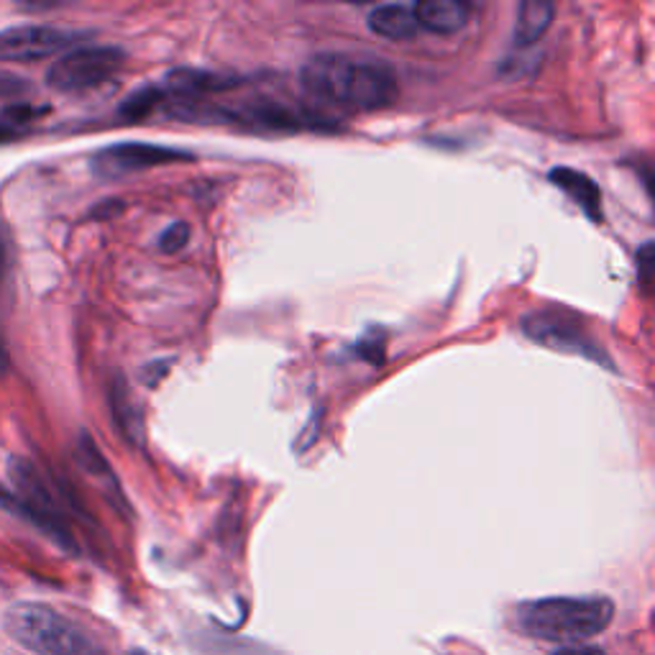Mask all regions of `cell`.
<instances>
[{"mask_svg":"<svg viewBox=\"0 0 655 655\" xmlns=\"http://www.w3.org/2000/svg\"><path fill=\"white\" fill-rule=\"evenodd\" d=\"M515 627L523 635L548 643H584L604 633L615 619V602L607 597H546L515 607Z\"/></svg>","mask_w":655,"mask_h":655,"instance_id":"7a4b0ae2","label":"cell"},{"mask_svg":"<svg viewBox=\"0 0 655 655\" xmlns=\"http://www.w3.org/2000/svg\"><path fill=\"white\" fill-rule=\"evenodd\" d=\"M637 279H641V287L653 292L655 289V241L643 244L641 251H637Z\"/></svg>","mask_w":655,"mask_h":655,"instance_id":"2e32d148","label":"cell"},{"mask_svg":"<svg viewBox=\"0 0 655 655\" xmlns=\"http://www.w3.org/2000/svg\"><path fill=\"white\" fill-rule=\"evenodd\" d=\"M241 85V78L226 72H208V70H175L165 78L167 98L182 100V103H195L202 96H216V92L234 90Z\"/></svg>","mask_w":655,"mask_h":655,"instance_id":"9c48e42d","label":"cell"},{"mask_svg":"<svg viewBox=\"0 0 655 655\" xmlns=\"http://www.w3.org/2000/svg\"><path fill=\"white\" fill-rule=\"evenodd\" d=\"M3 627L33 655H106L78 623L49 604H13L6 609Z\"/></svg>","mask_w":655,"mask_h":655,"instance_id":"3957f363","label":"cell"},{"mask_svg":"<svg viewBox=\"0 0 655 655\" xmlns=\"http://www.w3.org/2000/svg\"><path fill=\"white\" fill-rule=\"evenodd\" d=\"M187 241H190V226L182 224V220H177V224H172L165 234H161L159 249L165 254H177L185 249Z\"/></svg>","mask_w":655,"mask_h":655,"instance_id":"e0dca14e","label":"cell"},{"mask_svg":"<svg viewBox=\"0 0 655 655\" xmlns=\"http://www.w3.org/2000/svg\"><path fill=\"white\" fill-rule=\"evenodd\" d=\"M129 655H149V653H141V651H133V653H129Z\"/></svg>","mask_w":655,"mask_h":655,"instance_id":"d4e9b609","label":"cell"},{"mask_svg":"<svg viewBox=\"0 0 655 655\" xmlns=\"http://www.w3.org/2000/svg\"><path fill=\"white\" fill-rule=\"evenodd\" d=\"M553 13H556V8L550 3H543V0H527V3L517 8L513 33L515 47H533L535 41L546 37V31L553 23Z\"/></svg>","mask_w":655,"mask_h":655,"instance_id":"5bb4252c","label":"cell"},{"mask_svg":"<svg viewBox=\"0 0 655 655\" xmlns=\"http://www.w3.org/2000/svg\"><path fill=\"white\" fill-rule=\"evenodd\" d=\"M523 334L533 338L535 344H543L553 348V351H566L578 354L586 359L609 364L607 354H602V348L594 344V338L578 326V322L566 312H533L523 318Z\"/></svg>","mask_w":655,"mask_h":655,"instance_id":"ba28073f","label":"cell"},{"mask_svg":"<svg viewBox=\"0 0 655 655\" xmlns=\"http://www.w3.org/2000/svg\"><path fill=\"white\" fill-rule=\"evenodd\" d=\"M8 259H11V249H8V236L0 226V279H3L6 269H8Z\"/></svg>","mask_w":655,"mask_h":655,"instance_id":"44dd1931","label":"cell"},{"mask_svg":"<svg viewBox=\"0 0 655 655\" xmlns=\"http://www.w3.org/2000/svg\"><path fill=\"white\" fill-rule=\"evenodd\" d=\"M369 29L385 39L405 41L418 37L420 23L418 16H415V8L407 6H379L369 13Z\"/></svg>","mask_w":655,"mask_h":655,"instance_id":"4fadbf2b","label":"cell"},{"mask_svg":"<svg viewBox=\"0 0 655 655\" xmlns=\"http://www.w3.org/2000/svg\"><path fill=\"white\" fill-rule=\"evenodd\" d=\"M550 182L556 185L560 192L568 195V198H572L576 206L594 220V224H599L602 220V192L592 177H586L584 172H576V169L558 167L550 172Z\"/></svg>","mask_w":655,"mask_h":655,"instance_id":"30bf717a","label":"cell"},{"mask_svg":"<svg viewBox=\"0 0 655 655\" xmlns=\"http://www.w3.org/2000/svg\"><path fill=\"white\" fill-rule=\"evenodd\" d=\"M550 655H607L599 648H592V645H566V648L553 651Z\"/></svg>","mask_w":655,"mask_h":655,"instance_id":"ffe728a7","label":"cell"},{"mask_svg":"<svg viewBox=\"0 0 655 655\" xmlns=\"http://www.w3.org/2000/svg\"><path fill=\"white\" fill-rule=\"evenodd\" d=\"M643 180H645V185H648V192L653 195V200H655V175H645Z\"/></svg>","mask_w":655,"mask_h":655,"instance_id":"cb8c5ba5","label":"cell"},{"mask_svg":"<svg viewBox=\"0 0 655 655\" xmlns=\"http://www.w3.org/2000/svg\"><path fill=\"white\" fill-rule=\"evenodd\" d=\"M27 90H29L27 80L11 78V75H0V98L21 96V92H27Z\"/></svg>","mask_w":655,"mask_h":655,"instance_id":"d6986e66","label":"cell"},{"mask_svg":"<svg viewBox=\"0 0 655 655\" xmlns=\"http://www.w3.org/2000/svg\"><path fill=\"white\" fill-rule=\"evenodd\" d=\"M19 136H21L19 129H13V126H8L6 121H0V143L19 139Z\"/></svg>","mask_w":655,"mask_h":655,"instance_id":"7402d4cb","label":"cell"},{"mask_svg":"<svg viewBox=\"0 0 655 655\" xmlns=\"http://www.w3.org/2000/svg\"><path fill=\"white\" fill-rule=\"evenodd\" d=\"M82 39L80 31H67L57 27H11L0 31V62H23L33 64L49 57H62L64 49H70Z\"/></svg>","mask_w":655,"mask_h":655,"instance_id":"52a82bcc","label":"cell"},{"mask_svg":"<svg viewBox=\"0 0 655 655\" xmlns=\"http://www.w3.org/2000/svg\"><path fill=\"white\" fill-rule=\"evenodd\" d=\"M110 407H113V418L118 423V430L131 440L133 446L147 444V430H143V413L139 410L129 385L123 377H116L113 387H110Z\"/></svg>","mask_w":655,"mask_h":655,"instance_id":"7c38bea8","label":"cell"},{"mask_svg":"<svg viewBox=\"0 0 655 655\" xmlns=\"http://www.w3.org/2000/svg\"><path fill=\"white\" fill-rule=\"evenodd\" d=\"M8 476L13 482V492L0 487V507L27 520L29 525L39 527L59 548L78 553V543H75L70 527H67L62 513H59L57 499L52 497L44 479H41L37 466L27 462V458L16 456L8 464Z\"/></svg>","mask_w":655,"mask_h":655,"instance_id":"277c9868","label":"cell"},{"mask_svg":"<svg viewBox=\"0 0 655 655\" xmlns=\"http://www.w3.org/2000/svg\"><path fill=\"white\" fill-rule=\"evenodd\" d=\"M126 54L116 47H80L57 59L47 72V85L57 92H85L98 88L123 67Z\"/></svg>","mask_w":655,"mask_h":655,"instance_id":"5b68a950","label":"cell"},{"mask_svg":"<svg viewBox=\"0 0 655 655\" xmlns=\"http://www.w3.org/2000/svg\"><path fill=\"white\" fill-rule=\"evenodd\" d=\"M415 16H418L420 29L448 37V33H456L466 27L469 6L456 3V0H423L415 6Z\"/></svg>","mask_w":655,"mask_h":655,"instance_id":"8fae6325","label":"cell"},{"mask_svg":"<svg viewBox=\"0 0 655 655\" xmlns=\"http://www.w3.org/2000/svg\"><path fill=\"white\" fill-rule=\"evenodd\" d=\"M300 85L310 98L356 110L389 108L397 100V72L385 62L348 54H318L300 70Z\"/></svg>","mask_w":655,"mask_h":655,"instance_id":"6da1fadb","label":"cell"},{"mask_svg":"<svg viewBox=\"0 0 655 655\" xmlns=\"http://www.w3.org/2000/svg\"><path fill=\"white\" fill-rule=\"evenodd\" d=\"M167 92L161 85H149V88L133 90L129 98H123V103L118 106V118L126 123H139L143 118H149L155 110L165 103Z\"/></svg>","mask_w":655,"mask_h":655,"instance_id":"9a60e30c","label":"cell"},{"mask_svg":"<svg viewBox=\"0 0 655 655\" xmlns=\"http://www.w3.org/2000/svg\"><path fill=\"white\" fill-rule=\"evenodd\" d=\"M190 159L192 155L175 147H159V143L147 141H126L113 143V147L108 149H100L98 155L92 157L90 169L98 180H121V177H129L136 172H147V169L169 167L177 165V161Z\"/></svg>","mask_w":655,"mask_h":655,"instance_id":"8992f818","label":"cell"},{"mask_svg":"<svg viewBox=\"0 0 655 655\" xmlns=\"http://www.w3.org/2000/svg\"><path fill=\"white\" fill-rule=\"evenodd\" d=\"M6 369H8V354H6L3 344H0V377H3Z\"/></svg>","mask_w":655,"mask_h":655,"instance_id":"603a6c76","label":"cell"},{"mask_svg":"<svg viewBox=\"0 0 655 655\" xmlns=\"http://www.w3.org/2000/svg\"><path fill=\"white\" fill-rule=\"evenodd\" d=\"M169 367H172V359H159V361H155V364H149V367L141 371V379L147 381L149 387H157L159 381L165 379L167 374H169Z\"/></svg>","mask_w":655,"mask_h":655,"instance_id":"ac0fdd59","label":"cell"}]
</instances>
